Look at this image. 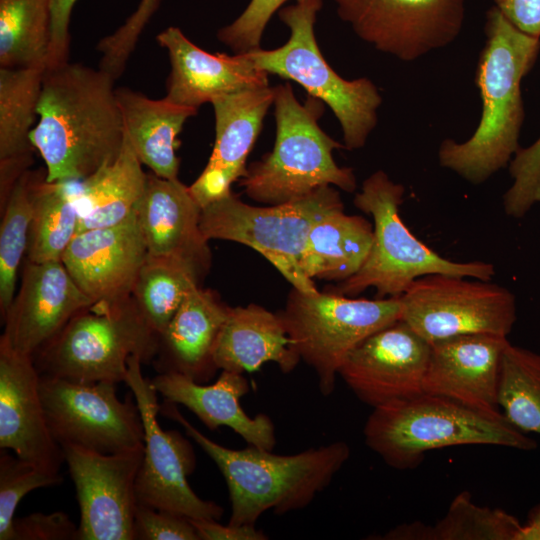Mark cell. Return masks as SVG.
<instances>
[{"label":"cell","instance_id":"26","mask_svg":"<svg viewBox=\"0 0 540 540\" xmlns=\"http://www.w3.org/2000/svg\"><path fill=\"white\" fill-rule=\"evenodd\" d=\"M213 360L217 369L240 374L254 372L267 362L289 373L301 358L279 314L249 304L230 307L215 344Z\"/></svg>","mask_w":540,"mask_h":540},{"label":"cell","instance_id":"42","mask_svg":"<svg viewBox=\"0 0 540 540\" xmlns=\"http://www.w3.org/2000/svg\"><path fill=\"white\" fill-rule=\"evenodd\" d=\"M13 540H78V527L62 511L35 512L14 519Z\"/></svg>","mask_w":540,"mask_h":540},{"label":"cell","instance_id":"9","mask_svg":"<svg viewBox=\"0 0 540 540\" xmlns=\"http://www.w3.org/2000/svg\"><path fill=\"white\" fill-rule=\"evenodd\" d=\"M344 208L339 192L323 186L302 198L266 207L242 202L230 192L201 211L200 229L207 239L234 241L264 256L293 286L319 292L300 262L313 225L329 212Z\"/></svg>","mask_w":540,"mask_h":540},{"label":"cell","instance_id":"10","mask_svg":"<svg viewBox=\"0 0 540 540\" xmlns=\"http://www.w3.org/2000/svg\"><path fill=\"white\" fill-rule=\"evenodd\" d=\"M294 348L332 394L347 355L364 339L400 319L399 297L365 299L335 292L308 294L292 288L278 312Z\"/></svg>","mask_w":540,"mask_h":540},{"label":"cell","instance_id":"1","mask_svg":"<svg viewBox=\"0 0 540 540\" xmlns=\"http://www.w3.org/2000/svg\"><path fill=\"white\" fill-rule=\"evenodd\" d=\"M114 81L69 61L44 70L30 139L48 182H81L118 157L125 131Z\"/></svg>","mask_w":540,"mask_h":540},{"label":"cell","instance_id":"4","mask_svg":"<svg viewBox=\"0 0 540 540\" xmlns=\"http://www.w3.org/2000/svg\"><path fill=\"white\" fill-rule=\"evenodd\" d=\"M363 434L366 445L398 470L417 467L430 450L452 446L537 448L503 413L480 411L424 392L373 408Z\"/></svg>","mask_w":540,"mask_h":540},{"label":"cell","instance_id":"27","mask_svg":"<svg viewBox=\"0 0 540 540\" xmlns=\"http://www.w3.org/2000/svg\"><path fill=\"white\" fill-rule=\"evenodd\" d=\"M128 140L138 159L164 179H178V134L197 110L165 98L151 99L126 87L115 90Z\"/></svg>","mask_w":540,"mask_h":540},{"label":"cell","instance_id":"44","mask_svg":"<svg viewBox=\"0 0 540 540\" xmlns=\"http://www.w3.org/2000/svg\"><path fill=\"white\" fill-rule=\"evenodd\" d=\"M494 7L522 32L540 38V0H493Z\"/></svg>","mask_w":540,"mask_h":540},{"label":"cell","instance_id":"37","mask_svg":"<svg viewBox=\"0 0 540 540\" xmlns=\"http://www.w3.org/2000/svg\"><path fill=\"white\" fill-rule=\"evenodd\" d=\"M58 474L43 471L1 449L0 454V540H13L15 510L29 492L62 482Z\"/></svg>","mask_w":540,"mask_h":540},{"label":"cell","instance_id":"38","mask_svg":"<svg viewBox=\"0 0 540 540\" xmlns=\"http://www.w3.org/2000/svg\"><path fill=\"white\" fill-rule=\"evenodd\" d=\"M512 184L503 196V209L512 218L524 217L540 203V137L519 148L509 163Z\"/></svg>","mask_w":540,"mask_h":540},{"label":"cell","instance_id":"35","mask_svg":"<svg viewBox=\"0 0 540 540\" xmlns=\"http://www.w3.org/2000/svg\"><path fill=\"white\" fill-rule=\"evenodd\" d=\"M29 177L30 170L18 179L1 209L0 310L2 318L14 299L19 267L28 247L32 218Z\"/></svg>","mask_w":540,"mask_h":540},{"label":"cell","instance_id":"22","mask_svg":"<svg viewBox=\"0 0 540 540\" xmlns=\"http://www.w3.org/2000/svg\"><path fill=\"white\" fill-rule=\"evenodd\" d=\"M275 88L266 86L216 98L215 143L208 163L189 190L201 208L228 195L246 173V160L274 103Z\"/></svg>","mask_w":540,"mask_h":540},{"label":"cell","instance_id":"36","mask_svg":"<svg viewBox=\"0 0 540 540\" xmlns=\"http://www.w3.org/2000/svg\"><path fill=\"white\" fill-rule=\"evenodd\" d=\"M522 526L512 514L479 506L468 491H462L432 525V540H518Z\"/></svg>","mask_w":540,"mask_h":540},{"label":"cell","instance_id":"23","mask_svg":"<svg viewBox=\"0 0 540 540\" xmlns=\"http://www.w3.org/2000/svg\"><path fill=\"white\" fill-rule=\"evenodd\" d=\"M202 208L179 179L147 174L137 218L153 256L188 259L208 271L211 252L200 229Z\"/></svg>","mask_w":540,"mask_h":540},{"label":"cell","instance_id":"11","mask_svg":"<svg viewBox=\"0 0 540 540\" xmlns=\"http://www.w3.org/2000/svg\"><path fill=\"white\" fill-rule=\"evenodd\" d=\"M399 298L400 319L430 344L475 333L507 337L516 321V300L511 291L470 277L425 275Z\"/></svg>","mask_w":540,"mask_h":540},{"label":"cell","instance_id":"7","mask_svg":"<svg viewBox=\"0 0 540 540\" xmlns=\"http://www.w3.org/2000/svg\"><path fill=\"white\" fill-rule=\"evenodd\" d=\"M158 337L131 296L82 309L33 359L40 375L118 384L125 380L131 356L153 362Z\"/></svg>","mask_w":540,"mask_h":540},{"label":"cell","instance_id":"14","mask_svg":"<svg viewBox=\"0 0 540 540\" xmlns=\"http://www.w3.org/2000/svg\"><path fill=\"white\" fill-rule=\"evenodd\" d=\"M337 14L376 50L415 61L459 36L467 0H333Z\"/></svg>","mask_w":540,"mask_h":540},{"label":"cell","instance_id":"46","mask_svg":"<svg viewBox=\"0 0 540 540\" xmlns=\"http://www.w3.org/2000/svg\"><path fill=\"white\" fill-rule=\"evenodd\" d=\"M381 539L432 540V526L421 521L404 523L388 531Z\"/></svg>","mask_w":540,"mask_h":540},{"label":"cell","instance_id":"15","mask_svg":"<svg viewBox=\"0 0 540 540\" xmlns=\"http://www.w3.org/2000/svg\"><path fill=\"white\" fill-rule=\"evenodd\" d=\"M80 508L78 540H135L136 479L144 447L105 454L62 446Z\"/></svg>","mask_w":540,"mask_h":540},{"label":"cell","instance_id":"25","mask_svg":"<svg viewBox=\"0 0 540 540\" xmlns=\"http://www.w3.org/2000/svg\"><path fill=\"white\" fill-rule=\"evenodd\" d=\"M229 309L213 291L193 289L158 337L156 371L179 373L198 383L210 381L218 370L213 352Z\"/></svg>","mask_w":540,"mask_h":540},{"label":"cell","instance_id":"5","mask_svg":"<svg viewBox=\"0 0 540 540\" xmlns=\"http://www.w3.org/2000/svg\"><path fill=\"white\" fill-rule=\"evenodd\" d=\"M275 88L276 138L273 150L247 167L240 185L256 202L276 205L307 196L323 186L356 189L353 170L340 167L333 151L345 148L319 126L323 102L301 104L288 83Z\"/></svg>","mask_w":540,"mask_h":540},{"label":"cell","instance_id":"40","mask_svg":"<svg viewBox=\"0 0 540 540\" xmlns=\"http://www.w3.org/2000/svg\"><path fill=\"white\" fill-rule=\"evenodd\" d=\"M135 540H200L187 516L137 503Z\"/></svg>","mask_w":540,"mask_h":540},{"label":"cell","instance_id":"29","mask_svg":"<svg viewBox=\"0 0 540 540\" xmlns=\"http://www.w3.org/2000/svg\"><path fill=\"white\" fill-rule=\"evenodd\" d=\"M146 176L124 132L123 146L115 161L75 183L78 233L117 225L136 214Z\"/></svg>","mask_w":540,"mask_h":540},{"label":"cell","instance_id":"33","mask_svg":"<svg viewBox=\"0 0 540 540\" xmlns=\"http://www.w3.org/2000/svg\"><path fill=\"white\" fill-rule=\"evenodd\" d=\"M51 0H0V68L48 64Z\"/></svg>","mask_w":540,"mask_h":540},{"label":"cell","instance_id":"12","mask_svg":"<svg viewBox=\"0 0 540 540\" xmlns=\"http://www.w3.org/2000/svg\"><path fill=\"white\" fill-rule=\"evenodd\" d=\"M50 431L62 447L111 454L144 447V426L132 393L122 401L112 382L82 383L40 375Z\"/></svg>","mask_w":540,"mask_h":540},{"label":"cell","instance_id":"20","mask_svg":"<svg viewBox=\"0 0 540 540\" xmlns=\"http://www.w3.org/2000/svg\"><path fill=\"white\" fill-rule=\"evenodd\" d=\"M507 337L475 333L431 343L423 392L471 408L502 413L498 404L501 359Z\"/></svg>","mask_w":540,"mask_h":540},{"label":"cell","instance_id":"41","mask_svg":"<svg viewBox=\"0 0 540 540\" xmlns=\"http://www.w3.org/2000/svg\"><path fill=\"white\" fill-rule=\"evenodd\" d=\"M160 0H141L136 10L112 34L99 42L104 58L115 66H125L136 43L156 11Z\"/></svg>","mask_w":540,"mask_h":540},{"label":"cell","instance_id":"21","mask_svg":"<svg viewBox=\"0 0 540 540\" xmlns=\"http://www.w3.org/2000/svg\"><path fill=\"white\" fill-rule=\"evenodd\" d=\"M169 55L166 100L198 110L204 103L244 90L269 86L268 73L247 52L211 54L190 41L177 27L156 36Z\"/></svg>","mask_w":540,"mask_h":540},{"label":"cell","instance_id":"18","mask_svg":"<svg viewBox=\"0 0 540 540\" xmlns=\"http://www.w3.org/2000/svg\"><path fill=\"white\" fill-rule=\"evenodd\" d=\"M0 448L35 467L58 474L64 460L54 439L40 393V374L32 356L0 342Z\"/></svg>","mask_w":540,"mask_h":540},{"label":"cell","instance_id":"16","mask_svg":"<svg viewBox=\"0 0 540 540\" xmlns=\"http://www.w3.org/2000/svg\"><path fill=\"white\" fill-rule=\"evenodd\" d=\"M431 344L401 319L360 342L339 376L363 403L375 408L423 393Z\"/></svg>","mask_w":540,"mask_h":540},{"label":"cell","instance_id":"43","mask_svg":"<svg viewBox=\"0 0 540 540\" xmlns=\"http://www.w3.org/2000/svg\"><path fill=\"white\" fill-rule=\"evenodd\" d=\"M76 2L77 0H51V41L47 67L69 61V26Z\"/></svg>","mask_w":540,"mask_h":540},{"label":"cell","instance_id":"2","mask_svg":"<svg viewBox=\"0 0 540 540\" xmlns=\"http://www.w3.org/2000/svg\"><path fill=\"white\" fill-rule=\"evenodd\" d=\"M484 32L475 75L482 100L480 121L468 140L445 139L438 149L442 167L475 185L508 166L520 148L521 81L540 50L539 37L519 30L494 6L486 13Z\"/></svg>","mask_w":540,"mask_h":540},{"label":"cell","instance_id":"30","mask_svg":"<svg viewBox=\"0 0 540 540\" xmlns=\"http://www.w3.org/2000/svg\"><path fill=\"white\" fill-rule=\"evenodd\" d=\"M373 243V225L344 208L333 210L311 228L301 257V270L310 280L344 281L363 265Z\"/></svg>","mask_w":540,"mask_h":540},{"label":"cell","instance_id":"13","mask_svg":"<svg viewBox=\"0 0 540 540\" xmlns=\"http://www.w3.org/2000/svg\"><path fill=\"white\" fill-rule=\"evenodd\" d=\"M142 364L139 356H131L124 380L135 398L144 426L143 459L136 479L137 501L190 519L219 520L224 509L200 498L188 482L196 467L191 443L178 431H166L159 425L158 392L151 379L143 375Z\"/></svg>","mask_w":540,"mask_h":540},{"label":"cell","instance_id":"6","mask_svg":"<svg viewBox=\"0 0 540 540\" xmlns=\"http://www.w3.org/2000/svg\"><path fill=\"white\" fill-rule=\"evenodd\" d=\"M405 189L383 171L372 173L355 195L354 205L372 216L373 243L361 268L339 282L334 292L354 297L376 289V298L400 297L419 277L448 274L490 281L493 264L483 261L456 262L432 250L404 224L400 216Z\"/></svg>","mask_w":540,"mask_h":540},{"label":"cell","instance_id":"28","mask_svg":"<svg viewBox=\"0 0 540 540\" xmlns=\"http://www.w3.org/2000/svg\"><path fill=\"white\" fill-rule=\"evenodd\" d=\"M44 70L0 68V209L33 162L30 134Z\"/></svg>","mask_w":540,"mask_h":540},{"label":"cell","instance_id":"3","mask_svg":"<svg viewBox=\"0 0 540 540\" xmlns=\"http://www.w3.org/2000/svg\"><path fill=\"white\" fill-rule=\"evenodd\" d=\"M160 412L180 423L217 465L228 488L229 523L234 525H255L267 510L285 514L308 506L332 482L351 453L344 441L291 455L273 454L251 445L235 450L202 434L182 416L175 403L165 401Z\"/></svg>","mask_w":540,"mask_h":540},{"label":"cell","instance_id":"17","mask_svg":"<svg viewBox=\"0 0 540 540\" xmlns=\"http://www.w3.org/2000/svg\"><path fill=\"white\" fill-rule=\"evenodd\" d=\"M91 304L62 261L26 259L19 291L2 318L0 342L33 357L73 316Z\"/></svg>","mask_w":540,"mask_h":540},{"label":"cell","instance_id":"45","mask_svg":"<svg viewBox=\"0 0 540 540\" xmlns=\"http://www.w3.org/2000/svg\"><path fill=\"white\" fill-rule=\"evenodd\" d=\"M200 540H266L268 536L255 525H222L218 520L191 519Z\"/></svg>","mask_w":540,"mask_h":540},{"label":"cell","instance_id":"39","mask_svg":"<svg viewBox=\"0 0 540 540\" xmlns=\"http://www.w3.org/2000/svg\"><path fill=\"white\" fill-rule=\"evenodd\" d=\"M286 1L251 0L232 23L218 31V39L235 53L259 49L267 23Z\"/></svg>","mask_w":540,"mask_h":540},{"label":"cell","instance_id":"24","mask_svg":"<svg viewBox=\"0 0 540 540\" xmlns=\"http://www.w3.org/2000/svg\"><path fill=\"white\" fill-rule=\"evenodd\" d=\"M151 382L167 402L193 412L209 429L231 428L249 445L271 450L276 444L275 428L266 414L249 416L240 405L250 385L243 374L221 370L213 384L198 383L174 372L158 373Z\"/></svg>","mask_w":540,"mask_h":540},{"label":"cell","instance_id":"34","mask_svg":"<svg viewBox=\"0 0 540 540\" xmlns=\"http://www.w3.org/2000/svg\"><path fill=\"white\" fill-rule=\"evenodd\" d=\"M498 404L520 431L540 435V353L507 344L501 359Z\"/></svg>","mask_w":540,"mask_h":540},{"label":"cell","instance_id":"19","mask_svg":"<svg viewBox=\"0 0 540 540\" xmlns=\"http://www.w3.org/2000/svg\"><path fill=\"white\" fill-rule=\"evenodd\" d=\"M146 256L136 213L120 224L77 233L62 262L92 304H113L132 296Z\"/></svg>","mask_w":540,"mask_h":540},{"label":"cell","instance_id":"32","mask_svg":"<svg viewBox=\"0 0 540 540\" xmlns=\"http://www.w3.org/2000/svg\"><path fill=\"white\" fill-rule=\"evenodd\" d=\"M207 270L177 256L147 253L132 297L150 328L159 336L186 296L200 286Z\"/></svg>","mask_w":540,"mask_h":540},{"label":"cell","instance_id":"47","mask_svg":"<svg viewBox=\"0 0 540 540\" xmlns=\"http://www.w3.org/2000/svg\"><path fill=\"white\" fill-rule=\"evenodd\" d=\"M518 540H540V501L530 510Z\"/></svg>","mask_w":540,"mask_h":540},{"label":"cell","instance_id":"8","mask_svg":"<svg viewBox=\"0 0 540 540\" xmlns=\"http://www.w3.org/2000/svg\"><path fill=\"white\" fill-rule=\"evenodd\" d=\"M279 17L290 29L288 41L272 50L248 51L254 64L268 74L301 85L332 110L338 119L348 150L362 148L377 125L382 97L368 78L346 80L323 57L314 34L322 0H295Z\"/></svg>","mask_w":540,"mask_h":540},{"label":"cell","instance_id":"31","mask_svg":"<svg viewBox=\"0 0 540 540\" xmlns=\"http://www.w3.org/2000/svg\"><path fill=\"white\" fill-rule=\"evenodd\" d=\"M75 183L48 182L46 172L30 171L32 218L27 260L62 261L65 250L78 233Z\"/></svg>","mask_w":540,"mask_h":540}]
</instances>
